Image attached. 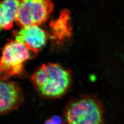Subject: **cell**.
I'll use <instances>...</instances> for the list:
<instances>
[{
  "mask_svg": "<svg viewBox=\"0 0 124 124\" xmlns=\"http://www.w3.org/2000/svg\"><path fill=\"white\" fill-rule=\"evenodd\" d=\"M31 81L42 98L56 99L67 93L71 83L69 70L57 63L43 64L33 74Z\"/></svg>",
  "mask_w": 124,
  "mask_h": 124,
  "instance_id": "1",
  "label": "cell"
},
{
  "mask_svg": "<svg viewBox=\"0 0 124 124\" xmlns=\"http://www.w3.org/2000/svg\"><path fill=\"white\" fill-rule=\"evenodd\" d=\"M0 113L7 115L18 109L24 101L22 92L19 85L13 82L1 80L0 83Z\"/></svg>",
  "mask_w": 124,
  "mask_h": 124,
  "instance_id": "5",
  "label": "cell"
},
{
  "mask_svg": "<svg viewBox=\"0 0 124 124\" xmlns=\"http://www.w3.org/2000/svg\"><path fill=\"white\" fill-rule=\"evenodd\" d=\"M69 16L68 12L64 11L55 22L52 23L54 36L62 39L70 34V29L68 25Z\"/></svg>",
  "mask_w": 124,
  "mask_h": 124,
  "instance_id": "8",
  "label": "cell"
},
{
  "mask_svg": "<svg viewBox=\"0 0 124 124\" xmlns=\"http://www.w3.org/2000/svg\"><path fill=\"white\" fill-rule=\"evenodd\" d=\"M103 104L96 96L84 95L72 98L63 110V124H103Z\"/></svg>",
  "mask_w": 124,
  "mask_h": 124,
  "instance_id": "2",
  "label": "cell"
},
{
  "mask_svg": "<svg viewBox=\"0 0 124 124\" xmlns=\"http://www.w3.org/2000/svg\"><path fill=\"white\" fill-rule=\"evenodd\" d=\"M20 0H6L0 3V26L1 29H10L16 21Z\"/></svg>",
  "mask_w": 124,
  "mask_h": 124,
  "instance_id": "7",
  "label": "cell"
},
{
  "mask_svg": "<svg viewBox=\"0 0 124 124\" xmlns=\"http://www.w3.org/2000/svg\"><path fill=\"white\" fill-rule=\"evenodd\" d=\"M31 52L23 44L15 40L8 43L3 49L1 58V80L21 73L24 63L31 57Z\"/></svg>",
  "mask_w": 124,
  "mask_h": 124,
  "instance_id": "3",
  "label": "cell"
},
{
  "mask_svg": "<svg viewBox=\"0 0 124 124\" xmlns=\"http://www.w3.org/2000/svg\"><path fill=\"white\" fill-rule=\"evenodd\" d=\"M53 8L54 5L50 0H20L16 22L21 27L38 26L47 20Z\"/></svg>",
  "mask_w": 124,
  "mask_h": 124,
  "instance_id": "4",
  "label": "cell"
},
{
  "mask_svg": "<svg viewBox=\"0 0 124 124\" xmlns=\"http://www.w3.org/2000/svg\"><path fill=\"white\" fill-rule=\"evenodd\" d=\"M44 124H56L53 123L52 121V120L50 119V118H49L48 119H47L46 121L45 122Z\"/></svg>",
  "mask_w": 124,
  "mask_h": 124,
  "instance_id": "9",
  "label": "cell"
},
{
  "mask_svg": "<svg viewBox=\"0 0 124 124\" xmlns=\"http://www.w3.org/2000/svg\"><path fill=\"white\" fill-rule=\"evenodd\" d=\"M15 40L22 43L28 49L36 53L46 44L47 35L38 25H29L21 27L15 36Z\"/></svg>",
  "mask_w": 124,
  "mask_h": 124,
  "instance_id": "6",
  "label": "cell"
}]
</instances>
